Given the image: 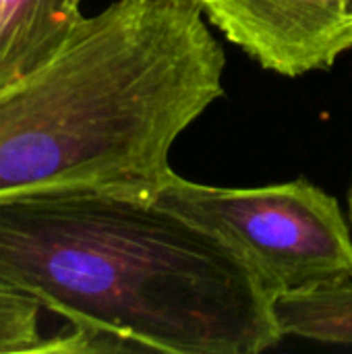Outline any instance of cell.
Listing matches in <instances>:
<instances>
[{"label": "cell", "instance_id": "obj_8", "mask_svg": "<svg viewBox=\"0 0 352 354\" xmlns=\"http://www.w3.org/2000/svg\"><path fill=\"white\" fill-rule=\"evenodd\" d=\"M346 201H349V224H351V230H352V180H351V187H349V197H346Z\"/></svg>", "mask_w": 352, "mask_h": 354}, {"label": "cell", "instance_id": "obj_1", "mask_svg": "<svg viewBox=\"0 0 352 354\" xmlns=\"http://www.w3.org/2000/svg\"><path fill=\"white\" fill-rule=\"evenodd\" d=\"M0 286L66 322L48 353L257 354L282 340L245 259L151 199L0 195Z\"/></svg>", "mask_w": 352, "mask_h": 354}, {"label": "cell", "instance_id": "obj_7", "mask_svg": "<svg viewBox=\"0 0 352 354\" xmlns=\"http://www.w3.org/2000/svg\"><path fill=\"white\" fill-rule=\"evenodd\" d=\"M41 303L31 295L0 286V354L48 353L39 315Z\"/></svg>", "mask_w": 352, "mask_h": 354}, {"label": "cell", "instance_id": "obj_5", "mask_svg": "<svg viewBox=\"0 0 352 354\" xmlns=\"http://www.w3.org/2000/svg\"><path fill=\"white\" fill-rule=\"evenodd\" d=\"M83 0H0V89L48 62L83 21Z\"/></svg>", "mask_w": 352, "mask_h": 354}, {"label": "cell", "instance_id": "obj_4", "mask_svg": "<svg viewBox=\"0 0 352 354\" xmlns=\"http://www.w3.org/2000/svg\"><path fill=\"white\" fill-rule=\"evenodd\" d=\"M201 10L263 68L301 77L352 48L349 0H201Z\"/></svg>", "mask_w": 352, "mask_h": 354}, {"label": "cell", "instance_id": "obj_9", "mask_svg": "<svg viewBox=\"0 0 352 354\" xmlns=\"http://www.w3.org/2000/svg\"><path fill=\"white\" fill-rule=\"evenodd\" d=\"M193 2H197V4H199V2H201V0H193Z\"/></svg>", "mask_w": 352, "mask_h": 354}, {"label": "cell", "instance_id": "obj_2", "mask_svg": "<svg viewBox=\"0 0 352 354\" xmlns=\"http://www.w3.org/2000/svg\"><path fill=\"white\" fill-rule=\"evenodd\" d=\"M193 0H116L0 89V195L151 199L170 149L224 93V50Z\"/></svg>", "mask_w": 352, "mask_h": 354}, {"label": "cell", "instance_id": "obj_3", "mask_svg": "<svg viewBox=\"0 0 352 354\" xmlns=\"http://www.w3.org/2000/svg\"><path fill=\"white\" fill-rule=\"evenodd\" d=\"M151 201L232 247L272 301L352 278V230L338 201L307 178L230 189L199 185L174 170Z\"/></svg>", "mask_w": 352, "mask_h": 354}, {"label": "cell", "instance_id": "obj_6", "mask_svg": "<svg viewBox=\"0 0 352 354\" xmlns=\"http://www.w3.org/2000/svg\"><path fill=\"white\" fill-rule=\"evenodd\" d=\"M272 313L282 338L352 346V278L280 295Z\"/></svg>", "mask_w": 352, "mask_h": 354}, {"label": "cell", "instance_id": "obj_10", "mask_svg": "<svg viewBox=\"0 0 352 354\" xmlns=\"http://www.w3.org/2000/svg\"><path fill=\"white\" fill-rule=\"evenodd\" d=\"M349 2H351V12H352V0H349Z\"/></svg>", "mask_w": 352, "mask_h": 354}]
</instances>
